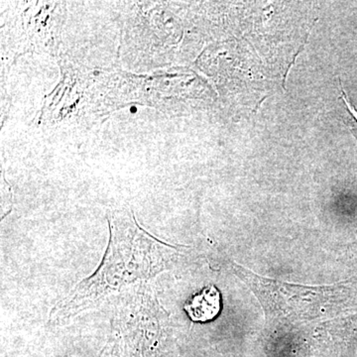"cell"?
<instances>
[{
    "label": "cell",
    "instance_id": "obj_1",
    "mask_svg": "<svg viewBox=\"0 0 357 357\" xmlns=\"http://www.w3.org/2000/svg\"><path fill=\"white\" fill-rule=\"evenodd\" d=\"M109 223V243L96 271L84 279L50 312L61 323L98 307L107 300L144 283H152L166 271L176 248L142 229L135 217L128 223Z\"/></svg>",
    "mask_w": 357,
    "mask_h": 357
},
{
    "label": "cell",
    "instance_id": "obj_2",
    "mask_svg": "<svg viewBox=\"0 0 357 357\" xmlns=\"http://www.w3.org/2000/svg\"><path fill=\"white\" fill-rule=\"evenodd\" d=\"M184 310L196 323H206L217 318L222 310V296L215 285H208L192 295L185 303Z\"/></svg>",
    "mask_w": 357,
    "mask_h": 357
},
{
    "label": "cell",
    "instance_id": "obj_3",
    "mask_svg": "<svg viewBox=\"0 0 357 357\" xmlns=\"http://www.w3.org/2000/svg\"><path fill=\"white\" fill-rule=\"evenodd\" d=\"M342 100H344V105H345V109H347V112H349V117H351V128L352 130H354V132L356 133V136L357 137V112L356 109H354V107L351 105V102H349V100H347V96L345 95L344 89H342Z\"/></svg>",
    "mask_w": 357,
    "mask_h": 357
}]
</instances>
